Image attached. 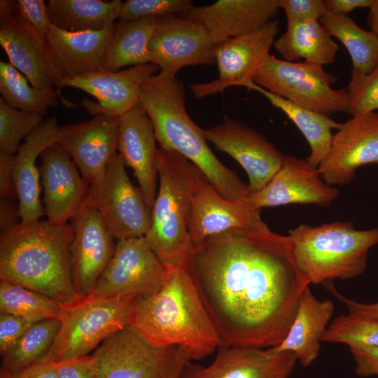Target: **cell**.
<instances>
[{"instance_id": "obj_1", "label": "cell", "mask_w": 378, "mask_h": 378, "mask_svg": "<svg viewBox=\"0 0 378 378\" xmlns=\"http://www.w3.org/2000/svg\"><path fill=\"white\" fill-rule=\"evenodd\" d=\"M187 267L222 345L270 348L286 337L304 290L288 235L238 230L192 247Z\"/></svg>"}, {"instance_id": "obj_2", "label": "cell", "mask_w": 378, "mask_h": 378, "mask_svg": "<svg viewBox=\"0 0 378 378\" xmlns=\"http://www.w3.org/2000/svg\"><path fill=\"white\" fill-rule=\"evenodd\" d=\"M128 327L154 346L183 349L190 361L202 359L222 346L186 264L167 268L155 292L135 297Z\"/></svg>"}, {"instance_id": "obj_3", "label": "cell", "mask_w": 378, "mask_h": 378, "mask_svg": "<svg viewBox=\"0 0 378 378\" xmlns=\"http://www.w3.org/2000/svg\"><path fill=\"white\" fill-rule=\"evenodd\" d=\"M71 225L20 222L1 232L0 279L39 292L62 306L81 298L72 276Z\"/></svg>"}, {"instance_id": "obj_4", "label": "cell", "mask_w": 378, "mask_h": 378, "mask_svg": "<svg viewBox=\"0 0 378 378\" xmlns=\"http://www.w3.org/2000/svg\"><path fill=\"white\" fill-rule=\"evenodd\" d=\"M139 103L152 122L160 148L178 153L191 162L223 197L248 200L251 193L248 184L216 157L204 130L188 114L181 81L160 71L141 84Z\"/></svg>"}, {"instance_id": "obj_5", "label": "cell", "mask_w": 378, "mask_h": 378, "mask_svg": "<svg viewBox=\"0 0 378 378\" xmlns=\"http://www.w3.org/2000/svg\"><path fill=\"white\" fill-rule=\"evenodd\" d=\"M295 264L309 284L348 280L367 270L370 250L378 244V228L357 230L349 221L318 226L301 223L289 231Z\"/></svg>"}, {"instance_id": "obj_6", "label": "cell", "mask_w": 378, "mask_h": 378, "mask_svg": "<svg viewBox=\"0 0 378 378\" xmlns=\"http://www.w3.org/2000/svg\"><path fill=\"white\" fill-rule=\"evenodd\" d=\"M157 167L159 188L144 239L166 267H174L186 264L192 250L188 215L195 165L158 148Z\"/></svg>"}, {"instance_id": "obj_7", "label": "cell", "mask_w": 378, "mask_h": 378, "mask_svg": "<svg viewBox=\"0 0 378 378\" xmlns=\"http://www.w3.org/2000/svg\"><path fill=\"white\" fill-rule=\"evenodd\" d=\"M134 296L87 295L63 306L61 326L48 352L36 363L89 355L105 340L128 327Z\"/></svg>"}, {"instance_id": "obj_8", "label": "cell", "mask_w": 378, "mask_h": 378, "mask_svg": "<svg viewBox=\"0 0 378 378\" xmlns=\"http://www.w3.org/2000/svg\"><path fill=\"white\" fill-rule=\"evenodd\" d=\"M253 82L274 94L328 117L347 113L346 89H334L332 85L337 82V76L322 66L288 62L269 53L255 74Z\"/></svg>"}, {"instance_id": "obj_9", "label": "cell", "mask_w": 378, "mask_h": 378, "mask_svg": "<svg viewBox=\"0 0 378 378\" xmlns=\"http://www.w3.org/2000/svg\"><path fill=\"white\" fill-rule=\"evenodd\" d=\"M92 354L97 378H182L190 361L183 349L154 346L130 327L108 337Z\"/></svg>"}, {"instance_id": "obj_10", "label": "cell", "mask_w": 378, "mask_h": 378, "mask_svg": "<svg viewBox=\"0 0 378 378\" xmlns=\"http://www.w3.org/2000/svg\"><path fill=\"white\" fill-rule=\"evenodd\" d=\"M85 202L97 209L116 241L144 237L150 228L151 211L118 153L109 162L102 186L88 190Z\"/></svg>"}, {"instance_id": "obj_11", "label": "cell", "mask_w": 378, "mask_h": 378, "mask_svg": "<svg viewBox=\"0 0 378 378\" xmlns=\"http://www.w3.org/2000/svg\"><path fill=\"white\" fill-rule=\"evenodd\" d=\"M167 272L144 237L117 240L112 258L88 295H149L161 287Z\"/></svg>"}, {"instance_id": "obj_12", "label": "cell", "mask_w": 378, "mask_h": 378, "mask_svg": "<svg viewBox=\"0 0 378 378\" xmlns=\"http://www.w3.org/2000/svg\"><path fill=\"white\" fill-rule=\"evenodd\" d=\"M267 227L260 217V210L253 207L248 200L223 197L195 166L188 215L192 247L228 232Z\"/></svg>"}, {"instance_id": "obj_13", "label": "cell", "mask_w": 378, "mask_h": 378, "mask_svg": "<svg viewBox=\"0 0 378 378\" xmlns=\"http://www.w3.org/2000/svg\"><path fill=\"white\" fill-rule=\"evenodd\" d=\"M214 48L202 24L178 15L158 18L148 43L150 62L175 77L185 66L215 64Z\"/></svg>"}, {"instance_id": "obj_14", "label": "cell", "mask_w": 378, "mask_h": 378, "mask_svg": "<svg viewBox=\"0 0 378 378\" xmlns=\"http://www.w3.org/2000/svg\"><path fill=\"white\" fill-rule=\"evenodd\" d=\"M280 31L276 19L262 27L231 38L214 48L219 76L216 80L190 86L196 98L220 92L234 86L244 87L253 82V77L275 41Z\"/></svg>"}, {"instance_id": "obj_15", "label": "cell", "mask_w": 378, "mask_h": 378, "mask_svg": "<svg viewBox=\"0 0 378 378\" xmlns=\"http://www.w3.org/2000/svg\"><path fill=\"white\" fill-rule=\"evenodd\" d=\"M119 118L98 115L88 121L60 127L58 144L76 164L89 191L102 186L108 165L117 154Z\"/></svg>"}, {"instance_id": "obj_16", "label": "cell", "mask_w": 378, "mask_h": 378, "mask_svg": "<svg viewBox=\"0 0 378 378\" xmlns=\"http://www.w3.org/2000/svg\"><path fill=\"white\" fill-rule=\"evenodd\" d=\"M204 135L217 150L228 154L242 167L251 192L267 184L285 155L254 128L230 118L204 130Z\"/></svg>"}, {"instance_id": "obj_17", "label": "cell", "mask_w": 378, "mask_h": 378, "mask_svg": "<svg viewBox=\"0 0 378 378\" xmlns=\"http://www.w3.org/2000/svg\"><path fill=\"white\" fill-rule=\"evenodd\" d=\"M0 45L9 62L31 85L51 93L63 77L50 59L46 38L24 23L13 10V0L0 1Z\"/></svg>"}, {"instance_id": "obj_18", "label": "cell", "mask_w": 378, "mask_h": 378, "mask_svg": "<svg viewBox=\"0 0 378 378\" xmlns=\"http://www.w3.org/2000/svg\"><path fill=\"white\" fill-rule=\"evenodd\" d=\"M70 258L80 298L88 295L112 258L116 242L97 209L85 202L72 218Z\"/></svg>"}, {"instance_id": "obj_19", "label": "cell", "mask_w": 378, "mask_h": 378, "mask_svg": "<svg viewBox=\"0 0 378 378\" xmlns=\"http://www.w3.org/2000/svg\"><path fill=\"white\" fill-rule=\"evenodd\" d=\"M378 163V113L352 116L333 134L330 150L318 169L330 186L349 183L356 170Z\"/></svg>"}, {"instance_id": "obj_20", "label": "cell", "mask_w": 378, "mask_h": 378, "mask_svg": "<svg viewBox=\"0 0 378 378\" xmlns=\"http://www.w3.org/2000/svg\"><path fill=\"white\" fill-rule=\"evenodd\" d=\"M339 196V190L326 183L318 168L307 160L285 155L279 170L261 190L251 192L248 203L260 210L288 204L330 206Z\"/></svg>"}, {"instance_id": "obj_21", "label": "cell", "mask_w": 378, "mask_h": 378, "mask_svg": "<svg viewBox=\"0 0 378 378\" xmlns=\"http://www.w3.org/2000/svg\"><path fill=\"white\" fill-rule=\"evenodd\" d=\"M160 69L147 63L118 71L101 69L74 78H63L59 88L85 91L97 99H84L81 106L90 114L120 117L139 103L141 84Z\"/></svg>"}, {"instance_id": "obj_22", "label": "cell", "mask_w": 378, "mask_h": 378, "mask_svg": "<svg viewBox=\"0 0 378 378\" xmlns=\"http://www.w3.org/2000/svg\"><path fill=\"white\" fill-rule=\"evenodd\" d=\"M297 362L293 352L273 347L222 345L208 365L188 361L182 378H289Z\"/></svg>"}, {"instance_id": "obj_23", "label": "cell", "mask_w": 378, "mask_h": 378, "mask_svg": "<svg viewBox=\"0 0 378 378\" xmlns=\"http://www.w3.org/2000/svg\"><path fill=\"white\" fill-rule=\"evenodd\" d=\"M40 156L44 214L51 224H66L85 202L88 185L71 156L58 143L47 148Z\"/></svg>"}, {"instance_id": "obj_24", "label": "cell", "mask_w": 378, "mask_h": 378, "mask_svg": "<svg viewBox=\"0 0 378 378\" xmlns=\"http://www.w3.org/2000/svg\"><path fill=\"white\" fill-rule=\"evenodd\" d=\"M279 10L278 0H219L192 6L178 16L202 24L216 46L262 27L275 19Z\"/></svg>"}, {"instance_id": "obj_25", "label": "cell", "mask_w": 378, "mask_h": 378, "mask_svg": "<svg viewBox=\"0 0 378 378\" xmlns=\"http://www.w3.org/2000/svg\"><path fill=\"white\" fill-rule=\"evenodd\" d=\"M156 142L152 122L140 103L120 117L118 154L132 169L150 211L158 189Z\"/></svg>"}, {"instance_id": "obj_26", "label": "cell", "mask_w": 378, "mask_h": 378, "mask_svg": "<svg viewBox=\"0 0 378 378\" xmlns=\"http://www.w3.org/2000/svg\"><path fill=\"white\" fill-rule=\"evenodd\" d=\"M115 24L99 31H68L51 24L46 37L52 64L63 78L102 69Z\"/></svg>"}, {"instance_id": "obj_27", "label": "cell", "mask_w": 378, "mask_h": 378, "mask_svg": "<svg viewBox=\"0 0 378 378\" xmlns=\"http://www.w3.org/2000/svg\"><path fill=\"white\" fill-rule=\"evenodd\" d=\"M60 127L55 117L43 121L20 146L13 162V178L20 221L39 220L44 214L40 200V172L36 160L49 146L58 143Z\"/></svg>"}, {"instance_id": "obj_28", "label": "cell", "mask_w": 378, "mask_h": 378, "mask_svg": "<svg viewBox=\"0 0 378 378\" xmlns=\"http://www.w3.org/2000/svg\"><path fill=\"white\" fill-rule=\"evenodd\" d=\"M332 300H318L307 286L303 291L295 318L285 339L273 348L293 352L303 367L312 365L321 351V338L334 312Z\"/></svg>"}, {"instance_id": "obj_29", "label": "cell", "mask_w": 378, "mask_h": 378, "mask_svg": "<svg viewBox=\"0 0 378 378\" xmlns=\"http://www.w3.org/2000/svg\"><path fill=\"white\" fill-rule=\"evenodd\" d=\"M273 46L284 60L302 59L322 66L333 64L339 50L338 44L320 21H287L286 31Z\"/></svg>"}, {"instance_id": "obj_30", "label": "cell", "mask_w": 378, "mask_h": 378, "mask_svg": "<svg viewBox=\"0 0 378 378\" xmlns=\"http://www.w3.org/2000/svg\"><path fill=\"white\" fill-rule=\"evenodd\" d=\"M245 88L262 94L272 105L292 120L309 146L310 154L307 162L318 168L330 150L333 136L332 130L340 129L342 123L274 94L254 82L247 84Z\"/></svg>"}, {"instance_id": "obj_31", "label": "cell", "mask_w": 378, "mask_h": 378, "mask_svg": "<svg viewBox=\"0 0 378 378\" xmlns=\"http://www.w3.org/2000/svg\"><path fill=\"white\" fill-rule=\"evenodd\" d=\"M122 4L120 0H49L47 11L51 24L61 29L99 31L114 24Z\"/></svg>"}, {"instance_id": "obj_32", "label": "cell", "mask_w": 378, "mask_h": 378, "mask_svg": "<svg viewBox=\"0 0 378 378\" xmlns=\"http://www.w3.org/2000/svg\"><path fill=\"white\" fill-rule=\"evenodd\" d=\"M157 20H120L115 24L102 69L114 72L126 66L150 63L148 43Z\"/></svg>"}, {"instance_id": "obj_33", "label": "cell", "mask_w": 378, "mask_h": 378, "mask_svg": "<svg viewBox=\"0 0 378 378\" xmlns=\"http://www.w3.org/2000/svg\"><path fill=\"white\" fill-rule=\"evenodd\" d=\"M320 22L348 51L351 70L368 74L378 66V37L360 27L349 15L327 13Z\"/></svg>"}, {"instance_id": "obj_34", "label": "cell", "mask_w": 378, "mask_h": 378, "mask_svg": "<svg viewBox=\"0 0 378 378\" xmlns=\"http://www.w3.org/2000/svg\"><path fill=\"white\" fill-rule=\"evenodd\" d=\"M61 326L58 318L35 322L7 351L1 354V368L14 374L39 361L50 349Z\"/></svg>"}, {"instance_id": "obj_35", "label": "cell", "mask_w": 378, "mask_h": 378, "mask_svg": "<svg viewBox=\"0 0 378 378\" xmlns=\"http://www.w3.org/2000/svg\"><path fill=\"white\" fill-rule=\"evenodd\" d=\"M29 80L11 63L0 61L1 99L10 107L44 115L58 106L56 93L29 86Z\"/></svg>"}, {"instance_id": "obj_36", "label": "cell", "mask_w": 378, "mask_h": 378, "mask_svg": "<svg viewBox=\"0 0 378 378\" xmlns=\"http://www.w3.org/2000/svg\"><path fill=\"white\" fill-rule=\"evenodd\" d=\"M62 309L61 304L39 292L0 279V313L38 321L59 319Z\"/></svg>"}, {"instance_id": "obj_37", "label": "cell", "mask_w": 378, "mask_h": 378, "mask_svg": "<svg viewBox=\"0 0 378 378\" xmlns=\"http://www.w3.org/2000/svg\"><path fill=\"white\" fill-rule=\"evenodd\" d=\"M321 342L378 347V318L350 312L340 315L330 323Z\"/></svg>"}, {"instance_id": "obj_38", "label": "cell", "mask_w": 378, "mask_h": 378, "mask_svg": "<svg viewBox=\"0 0 378 378\" xmlns=\"http://www.w3.org/2000/svg\"><path fill=\"white\" fill-rule=\"evenodd\" d=\"M43 115L13 108L0 99V153L14 155L22 139L43 122Z\"/></svg>"}, {"instance_id": "obj_39", "label": "cell", "mask_w": 378, "mask_h": 378, "mask_svg": "<svg viewBox=\"0 0 378 378\" xmlns=\"http://www.w3.org/2000/svg\"><path fill=\"white\" fill-rule=\"evenodd\" d=\"M346 89L349 99L347 113L351 116L378 110V66L368 74L351 70Z\"/></svg>"}, {"instance_id": "obj_40", "label": "cell", "mask_w": 378, "mask_h": 378, "mask_svg": "<svg viewBox=\"0 0 378 378\" xmlns=\"http://www.w3.org/2000/svg\"><path fill=\"white\" fill-rule=\"evenodd\" d=\"M192 7L190 0H127L122 2L120 20H136L180 15Z\"/></svg>"}, {"instance_id": "obj_41", "label": "cell", "mask_w": 378, "mask_h": 378, "mask_svg": "<svg viewBox=\"0 0 378 378\" xmlns=\"http://www.w3.org/2000/svg\"><path fill=\"white\" fill-rule=\"evenodd\" d=\"M13 12L42 37H46L51 22L43 0H13Z\"/></svg>"}, {"instance_id": "obj_42", "label": "cell", "mask_w": 378, "mask_h": 378, "mask_svg": "<svg viewBox=\"0 0 378 378\" xmlns=\"http://www.w3.org/2000/svg\"><path fill=\"white\" fill-rule=\"evenodd\" d=\"M278 6L287 21H320L328 13L322 0H278Z\"/></svg>"}, {"instance_id": "obj_43", "label": "cell", "mask_w": 378, "mask_h": 378, "mask_svg": "<svg viewBox=\"0 0 378 378\" xmlns=\"http://www.w3.org/2000/svg\"><path fill=\"white\" fill-rule=\"evenodd\" d=\"M35 322L37 321L0 313V354L10 349Z\"/></svg>"}, {"instance_id": "obj_44", "label": "cell", "mask_w": 378, "mask_h": 378, "mask_svg": "<svg viewBox=\"0 0 378 378\" xmlns=\"http://www.w3.org/2000/svg\"><path fill=\"white\" fill-rule=\"evenodd\" d=\"M55 363L59 378H97L96 361L92 354Z\"/></svg>"}, {"instance_id": "obj_45", "label": "cell", "mask_w": 378, "mask_h": 378, "mask_svg": "<svg viewBox=\"0 0 378 378\" xmlns=\"http://www.w3.org/2000/svg\"><path fill=\"white\" fill-rule=\"evenodd\" d=\"M356 364L355 372L362 377L378 375V347H349Z\"/></svg>"}, {"instance_id": "obj_46", "label": "cell", "mask_w": 378, "mask_h": 378, "mask_svg": "<svg viewBox=\"0 0 378 378\" xmlns=\"http://www.w3.org/2000/svg\"><path fill=\"white\" fill-rule=\"evenodd\" d=\"M326 289L342 302L350 313L378 318V300L374 303H363L351 300L340 293L332 282L324 284Z\"/></svg>"}, {"instance_id": "obj_47", "label": "cell", "mask_w": 378, "mask_h": 378, "mask_svg": "<svg viewBox=\"0 0 378 378\" xmlns=\"http://www.w3.org/2000/svg\"><path fill=\"white\" fill-rule=\"evenodd\" d=\"M15 155L0 153V197L12 200L17 197L13 178V162Z\"/></svg>"}, {"instance_id": "obj_48", "label": "cell", "mask_w": 378, "mask_h": 378, "mask_svg": "<svg viewBox=\"0 0 378 378\" xmlns=\"http://www.w3.org/2000/svg\"><path fill=\"white\" fill-rule=\"evenodd\" d=\"M374 0H325L326 10L329 13L348 15L358 8H369Z\"/></svg>"}, {"instance_id": "obj_49", "label": "cell", "mask_w": 378, "mask_h": 378, "mask_svg": "<svg viewBox=\"0 0 378 378\" xmlns=\"http://www.w3.org/2000/svg\"><path fill=\"white\" fill-rule=\"evenodd\" d=\"M13 378H59L55 363H39L14 374Z\"/></svg>"}, {"instance_id": "obj_50", "label": "cell", "mask_w": 378, "mask_h": 378, "mask_svg": "<svg viewBox=\"0 0 378 378\" xmlns=\"http://www.w3.org/2000/svg\"><path fill=\"white\" fill-rule=\"evenodd\" d=\"M11 200L1 199L0 229L1 232L8 230L20 222L18 208L15 209Z\"/></svg>"}, {"instance_id": "obj_51", "label": "cell", "mask_w": 378, "mask_h": 378, "mask_svg": "<svg viewBox=\"0 0 378 378\" xmlns=\"http://www.w3.org/2000/svg\"><path fill=\"white\" fill-rule=\"evenodd\" d=\"M367 23L370 31L378 37V0H374L368 8Z\"/></svg>"}, {"instance_id": "obj_52", "label": "cell", "mask_w": 378, "mask_h": 378, "mask_svg": "<svg viewBox=\"0 0 378 378\" xmlns=\"http://www.w3.org/2000/svg\"><path fill=\"white\" fill-rule=\"evenodd\" d=\"M0 378H13V374L0 371Z\"/></svg>"}]
</instances>
